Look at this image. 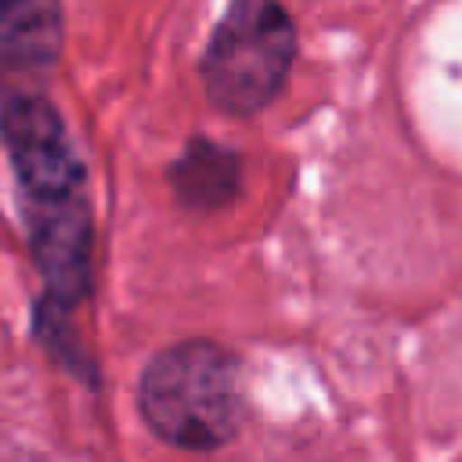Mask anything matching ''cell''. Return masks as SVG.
I'll return each instance as SVG.
<instances>
[{
	"label": "cell",
	"mask_w": 462,
	"mask_h": 462,
	"mask_svg": "<svg viewBox=\"0 0 462 462\" xmlns=\"http://www.w3.org/2000/svg\"><path fill=\"white\" fill-rule=\"evenodd\" d=\"M137 404L166 444L188 451L220 448L242 426L238 361L209 339L173 343L148 361Z\"/></svg>",
	"instance_id": "6da1fadb"
},
{
	"label": "cell",
	"mask_w": 462,
	"mask_h": 462,
	"mask_svg": "<svg viewBox=\"0 0 462 462\" xmlns=\"http://www.w3.org/2000/svg\"><path fill=\"white\" fill-rule=\"evenodd\" d=\"M296 25L278 0H231L202 54L209 101L231 116L267 108L292 69Z\"/></svg>",
	"instance_id": "7a4b0ae2"
},
{
	"label": "cell",
	"mask_w": 462,
	"mask_h": 462,
	"mask_svg": "<svg viewBox=\"0 0 462 462\" xmlns=\"http://www.w3.org/2000/svg\"><path fill=\"white\" fill-rule=\"evenodd\" d=\"M4 144L18 180L43 202L72 199L79 188V162L61 126V116L43 97H14L4 108Z\"/></svg>",
	"instance_id": "3957f363"
},
{
	"label": "cell",
	"mask_w": 462,
	"mask_h": 462,
	"mask_svg": "<svg viewBox=\"0 0 462 462\" xmlns=\"http://www.w3.org/2000/svg\"><path fill=\"white\" fill-rule=\"evenodd\" d=\"M87 256H90V220L87 209L72 199L51 202V213L36 224V260L47 274L51 292L76 300L87 285Z\"/></svg>",
	"instance_id": "277c9868"
},
{
	"label": "cell",
	"mask_w": 462,
	"mask_h": 462,
	"mask_svg": "<svg viewBox=\"0 0 462 462\" xmlns=\"http://www.w3.org/2000/svg\"><path fill=\"white\" fill-rule=\"evenodd\" d=\"M173 188L191 209H220L238 191V155L213 141H191L173 166Z\"/></svg>",
	"instance_id": "5b68a950"
},
{
	"label": "cell",
	"mask_w": 462,
	"mask_h": 462,
	"mask_svg": "<svg viewBox=\"0 0 462 462\" xmlns=\"http://www.w3.org/2000/svg\"><path fill=\"white\" fill-rule=\"evenodd\" d=\"M0 47L14 58H51L58 47V0H0Z\"/></svg>",
	"instance_id": "8992f818"
}]
</instances>
